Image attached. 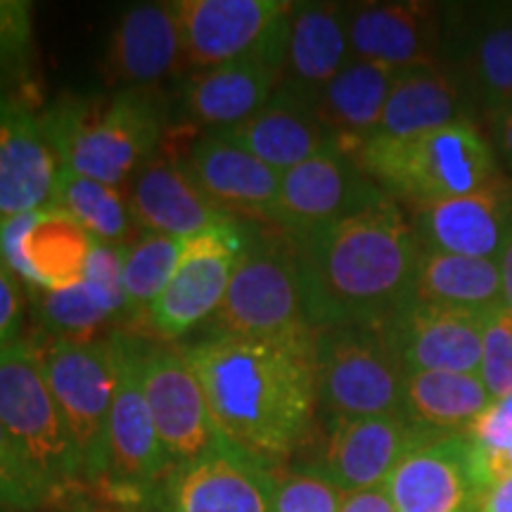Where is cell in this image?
<instances>
[{
  "mask_svg": "<svg viewBox=\"0 0 512 512\" xmlns=\"http://www.w3.org/2000/svg\"><path fill=\"white\" fill-rule=\"evenodd\" d=\"M216 437L271 470L302 444L318 406L316 330L219 337L183 349Z\"/></svg>",
  "mask_w": 512,
  "mask_h": 512,
  "instance_id": "6da1fadb",
  "label": "cell"
},
{
  "mask_svg": "<svg viewBox=\"0 0 512 512\" xmlns=\"http://www.w3.org/2000/svg\"><path fill=\"white\" fill-rule=\"evenodd\" d=\"M294 245L313 330L382 325L413 302L420 242L392 195L294 238Z\"/></svg>",
  "mask_w": 512,
  "mask_h": 512,
  "instance_id": "7a4b0ae2",
  "label": "cell"
},
{
  "mask_svg": "<svg viewBox=\"0 0 512 512\" xmlns=\"http://www.w3.org/2000/svg\"><path fill=\"white\" fill-rule=\"evenodd\" d=\"M38 119L62 169L112 188L155 157L164 131L155 98L133 88L107 102L64 98Z\"/></svg>",
  "mask_w": 512,
  "mask_h": 512,
  "instance_id": "3957f363",
  "label": "cell"
},
{
  "mask_svg": "<svg viewBox=\"0 0 512 512\" xmlns=\"http://www.w3.org/2000/svg\"><path fill=\"white\" fill-rule=\"evenodd\" d=\"M356 162L387 195L413 207L467 195L501 174L494 147L477 124L444 126L406 138L375 136Z\"/></svg>",
  "mask_w": 512,
  "mask_h": 512,
  "instance_id": "277c9868",
  "label": "cell"
},
{
  "mask_svg": "<svg viewBox=\"0 0 512 512\" xmlns=\"http://www.w3.org/2000/svg\"><path fill=\"white\" fill-rule=\"evenodd\" d=\"M313 330L306 318L297 245L283 230L249 233L228 292L211 316V339Z\"/></svg>",
  "mask_w": 512,
  "mask_h": 512,
  "instance_id": "5b68a950",
  "label": "cell"
},
{
  "mask_svg": "<svg viewBox=\"0 0 512 512\" xmlns=\"http://www.w3.org/2000/svg\"><path fill=\"white\" fill-rule=\"evenodd\" d=\"M406 375L382 325L316 330L318 408L330 422L401 415Z\"/></svg>",
  "mask_w": 512,
  "mask_h": 512,
  "instance_id": "8992f818",
  "label": "cell"
},
{
  "mask_svg": "<svg viewBox=\"0 0 512 512\" xmlns=\"http://www.w3.org/2000/svg\"><path fill=\"white\" fill-rule=\"evenodd\" d=\"M0 425L48 489L50 498L83 477L67 420L29 342L0 347Z\"/></svg>",
  "mask_w": 512,
  "mask_h": 512,
  "instance_id": "52a82bcc",
  "label": "cell"
},
{
  "mask_svg": "<svg viewBox=\"0 0 512 512\" xmlns=\"http://www.w3.org/2000/svg\"><path fill=\"white\" fill-rule=\"evenodd\" d=\"M50 392L67 420L86 479H105L107 425L117 387V335L93 342L48 337L31 344Z\"/></svg>",
  "mask_w": 512,
  "mask_h": 512,
  "instance_id": "ba28073f",
  "label": "cell"
},
{
  "mask_svg": "<svg viewBox=\"0 0 512 512\" xmlns=\"http://www.w3.org/2000/svg\"><path fill=\"white\" fill-rule=\"evenodd\" d=\"M185 64L197 72L247 57L285 60L290 19L285 0H178Z\"/></svg>",
  "mask_w": 512,
  "mask_h": 512,
  "instance_id": "9c48e42d",
  "label": "cell"
},
{
  "mask_svg": "<svg viewBox=\"0 0 512 512\" xmlns=\"http://www.w3.org/2000/svg\"><path fill=\"white\" fill-rule=\"evenodd\" d=\"M441 67L482 117L512 107V5L441 10Z\"/></svg>",
  "mask_w": 512,
  "mask_h": 512,
  "instance_id": "30bf717a",
  "label": "cell"
},
{
  "mask_svg": "<svg viewBox=\"0 0 512 512\" xmlns=\"http://www.w3.org/2000/svg\"><path fill=\"white\" fill-rule=\"evenodd\" d=\"M117 387L107 425V484L119 503H143L157 496V484L169 475L171 463L157 437L150 403L140 380V344L117 335Z\"/></svg>",
  "mask_w": 512,
  "mask_h": 512,
  "instance_id": "8fae6325",
  "label": "cell"
},
{
  "mask_svg": "<svg viewBox=\"0 0 512 512\" xmlns=\"http://www.w3.org/2000/svg\"><path fill=\"white\" fill-rule=\"evenodd\" d=\"M247 240L249 230L240 221L211 226L183 240L169 285L147 311L159 337L178 339L214 316L245 254Z\"/></svg>",
  "mask_w": 512,
  "mask_h": 512,
  "instance_id": "7c38bea8",
  "label": "cell"
},
{
  "mask_svg": "<svg viewBox=\"0 0 512 512\" xmlns=\"http://www.w3.org/2000/svg\"><path fill=\"white\" fill-rule=\"evenodd\" d=\"M275 477L226 441L174 465L157 489L159 512H271Z\"/></svg>",
  "mask_w": 512,
  "mask_h": 512,
  "instance_id": "4fadbf2b",
  "label": "cell"
},
{
  "mask_svg": "<svg viewBox=\"0 0 512 512\" xmlns=\"http://www.w3.org/2000/svg\"><path fill=\"white\" fill-rule=\"evenodd\" d=\"M387 195L354 157L328 150L280 174L271 221L292 238L335 223Z\"/></svg>",
  "mask_w": 512,
  "mask_h": 512,
  "instance_id": "5bb4252c",
  "label": "cell"
},
{
  "mask_svg": "<svg viewBox=\"0 0 512 512\" xmlns=\"http://www.w3.org/2000/svg\"><path fill=\"white\" fill-rule=\"evenodd\" d=\"M140 380L171 467L202 456L219 441L204 389L183 351L140 344Z\"/></svg>",
  "mask_w": 512,
  "mask_h": 512,
  "instance_id": "9a60e30c",
  "label": "cell"
},
{
  "mask_svg": "<svg viewBox=\"0 0 512 512\" xmlns=\"http://www.w3.org/2000/svg\"><path fill=\"white\" fill-rule=\"evenodd\" d=\"M384 489L396 512H477L484 494L465 434L420 441L396 463Z\"/></svg>",
  "mask_w": 512,
  "mask_h": 512,
  "instance_id": "2e32d148",
  "label": "cell"
},
{
  "mask_svg": "<svg viewBox=\"0 0 512 512\" xmlns=\"http://www.w3.org/2000/svg\"><path fill=\"white\" fill-rule=\"evenodd\" d=\"M486 313L411 302L382 323L406 373H479Z\"/></svg>",
  "mask_w": 512,
  "mask_h": 512,
  "instance_id": "e0dca14e",
  "label": "cell"
},
{
  "mask_svg": "<svg viewBox=\"0 0 512 512\" xmlns=\"http://www.w3.org/2000/svg\"><path fill=\"white\" fill-rule=\"evenodd\" d=\"M413 228L425 249L498 259L512 238V181L498 174L475 192L415 207Z\"/></svg>",
  "mask_w": 512,
  "mask_h": 512,
  "instance_id": "ac0fdd59",
  "label": "cell"
},
{
  "mask_svg": "<svg viewBox=\"0 0 512 512\" xmlns=\"http://www.w3.org/2000/svg\"><path fill=\"white\" fill-rule=\"evenodd\" d=\"M351 57L394 72L441 64L444 17L425 3H366L347 10Z\"/></svg>",
  "mask_w": 512,
  "mask_h": 512,
  "instance_id": "d6986e66",
  "label": "cell"
},
{
  "mask_svg": "<svg viewBox=\"0 0 512 512\" xmlns=\"http://www.w3.org/2000/svg\"><path fill=\"white\" fill-rule=\"evenodd\" d=\"M439 437L422 432L403 415L332 422L323 465L318 467L342 494L384 486L396 463L420 441Z\"/></svg>",
  "mask_w": 512,
  "mask_h": 512,
  "instance_id": "ffe728a7",
  "label": "cell"
},
{
  "mask_svg": "<svg viewBox=\"0 0 512 512\" xmlns=\"http://www.w3.org/2000/svg\"><path fill=\"white\" fill-rule=\"evenodd\" d=\"M183 166L204 195L233 219L252 216L271 221L280 192V174L223 133L211 131L209 136L197 138Z\"/></svg>",
  "mask_w": 512,
  "mask_h": 512,
  "instance_id": "44dd1931",
  "label": "cell"
},
{
  "mask_svg": "<svg viewBox=\"0 0 512 512\" xmlns=\"http://www.w3.org/2000/svg\"><path fill=\"white\" fill-rule=\"evenodd\" d=\"M57 174L60 159L41 119L0 93V219L50 207Z\"/></svg>",
  "mask_w": 512,
  "mask_h": 512,
  "instance_id": "7402d4cb",
  "label": "cell"
},
{
  "mask_svg": "<svg viewBox=\"0 0 512 512\" xmlns=\"http://www.w3.org/2000/svg\"><path fill=\"white\" fill-rule=\"evenodd\" d=\"M128 207L138 226L178 240H188L211 226L238 221L204 195L181 162L157 152L133 178Z\"/></svg>",
  "mask_w": 512,
  "mask_h": 512,
  "instance_id": "603a6c76",
  "label": "cell"
},
{
  "mask_svg": "<svg viewBox=\"0 0 512 512\" xmlns=\"http://www.w3.org/2000/svg\"><path fill=\"white\" fill-rule=\"evenodd\" d=\"M110 74L133 91L171 76L185 62L183 27L174 3L128 8L110 41Z\"/></svg>",
  "mask_w": 512,
  "mask_h": 512,
  "instance_id": "cb8c5ba5",
  "label": "cell"
},
{
  "mask_svg": "<svg viewBox=\"0 0 512 512\" xmlns=\"http://www.w3.org/2000/svg\"><path fill=\"white\" fill-rule=\"evenodd\" d=\"M219 133L278 174L323 152L337 150L330 133L320 124L316 107L285 86L275 88L271 100L254 117Z\"/></svg>",
  "mask_w": 512,
  "mask_h": 512,
  "instance_id": "d4e9b609",
  "label": "cell"
},
{
  "mask_svg": "<svg viewBox=\"0 0 512 512\" xmlns=\"http://www.w3.org/2000/svg\"><path fill=\"white\" fill-rule=\"evenodd\" d=\"M283 67L285 60L259 55L195 72L185 86V110L214 131L240 126L271 100Z\"/></svg>",
  "mask_w": 512,
  "mask_h": 512,
  "instance_id": "484cf974",
  "label": "cell"
},
{
  "mask_svg": "<svg viewBox=\"0 0 512 512\" xmlns=\"http://www.w3.org/2000/svg\"><path fill=\"white\" fill-rule=\"evenodd\" d=\"M349 60L347 8L332 3H299L290 19L280 86L313 105Z\"/></svg>",
  "mask_w": 512,
  "mask_h": 512,
  "instance_id": "4316f807",
  "label": "cell"
},
{
  "mask_svg": "<svg viewBox=\"0 0 512 512\" xmlns=\"http://www.w3.org/2000/svg\"><path fill=\"white\" fill-rule=\"evenodd\" d=\"M396 74L384 64L351 57L313 102L320 124L342 155L356 159L377 136Z\"/></svg>",
  "mask_w": 512,
  "mask_h": 512,
  "instance_id": "83f0119b",
  "label": "cell"
},
{
  "mask_svg": "<svg viewBox=\"0 0 512 512\" xmlns=\"http://www.w3.org/2000/svg\"><path fill=\"white\" fill-rule=\"evenodd\" d=\"M475 107L441 64L399 72L384 105L377 136L406 138L434 128L475 124Z\"/></svg>",
  "mask_w": 512,
  "mask_h": 512,
  "instance_id": "f1b7e54d",
  "label": "cell"
},
{
  "mask_svg": "<svg viewBox=\"0 0 512 512\" xmlns=\"http://www.w3.org/2000/svg\"><path fill=\"white\" fill-rule=\"evenodd\" d=\"M413 302L489 313L503 306L498 259H472L420 247Z\"/></svg>",
  "mask_w": 512,
  "mask_h": 512,
  "instance_id": "f546056e",
  "label": "cell"
},
{
  "mask_svg": "<svg viewBox=\"0 0 512 512\" xmlns=\"http://www.w3.org/2000/svg\"><path fill=\"white\" fill-rule=\"evenodd\" d=\"M491 396L477 373H408L401 415L422 432L465 434Z\"/></svg>",
  "mask_w": 512,
  "mask_h": 512,
  "instance_id": "4dcf8cb0",
  "label": "cell"
},
{
  "mask_svg": "<svg viewBox=\"0 0 512 512\" xmlns=\"http://www.w3.org/2000/svg\"><path fill=\"white\" fill-rule=\"evenodd\" d=\"M93 242V235L67 211L43 207L22 247L38 290H67L83 283Z\"/></svg>",
  "mask_w": 512,
  "mask_h": 512,
  "instance_id": "1f68e13d",
  "label": "cell"
},
{
  "mask_svg": "<svg viewBox=\"0 0 512 512\" xmlns=\"http://www.w3.org/2000/svg\"><path fill=\"white\" fill-rule=\"evenodd\" d=\"M50 207L67 211L72 219L93 235V240L121 245L131 233V207L112 185L62 169L55 178Z\"/></svg>",
  "mask_w": 512,
  "mask_h": 512,
  "instance_id": "d6a6232c",
  "label": "cell"
},
{
  "mask_svg": "<svg viewBox=\"0 0 512 512\" xmlns=\"http://www.w3.org/2000/svg\"><path fill=\"white\" fill-rule=\"evenodd\" d=\"M183 240L147 233L124 254V294L128 316H143L166 290L176 271Z\"/></svg>",
  "mask_w": 512,
  "mask_h": 512,
  "instance_id": "836d02e7",
  "label": "cell"
},
{
  "mask_svg": "<svg viewBox=\"0 0 512 512\" xmlns=\"http://www.w3.org/2000/svg\"><path fill=\"white\" fill-rule=\"evenodd\" d=\"M31 297L38 304V316L48 335L55 339L93 342L95 332L114 320L86 280L67 290H38Z\"/></svg>",
  "mask_w": 512,
  "mask_h": 512,
  "instance_id": "e575fe53",
  "label": "cell"
},
{
  "mask_svg": "<svg viewBox=\"0 0 512 512\" xmlns=\"http://www.w3.org/2000/svg\"><path fill=\"white\" fill-rule=\"evenodd\" d=\"M477 375L494 401L512 394V311L505 304L484 316Z\"/></svg>",
  "mask_w": 512,
  "mask_h": 512,
  "instance_id": "d590c367",
  "label": "cell"
},
{
  "mask_svg": "<svg viewBox=\"0 0 512 512\" xmlns=\"http://www.w3.org/2000/svg\"><path fill=\"white\" fill-rule=\"evenodd\" d=\"M48 501V489L0 425V510L29 512Z\"/></svg>",
  "mask_w": 512,
  "mask_h": 512,
  "instance_id": "8d00e7d4",
  "label": "cell"
},
{
  "mask_svg": "<svg viewBox=\"0 0 512 512\" xmlns=\"http://www.w3.org/2000/svg\"><path fill=\"white\" fill-rule=\"evenodd\" d=\"M344 494L320 470L275 477L271 512H339Z\"/></svg>",
  "mask_w": 512,
  "mask_h": 512,
  "instance_id": "74e56055",
  "label": "cell"
},
{
  "mask_svg": "<svg viewBox=\"0 0 512 512\" xmlns=\"http://www.w3.org/2000/svg\"><path fill=\"white\" fill-rule=\"evenodd\" d=\"M124 254L126 247L110 245V242H93V252L88 256L86 285L95 292V297L105 304V309L114 318L128 316L126 294H124Z\"/></svg>",
  "mask_w": 512,
  "mask_h": 512,
  "instance_id": "f35d334b",
  "label": "cell"
},
{
  "mask_svg": "<svg viewBox=\"0 0 512 512\" xmlns=\"http://www.w3.org/2000/svg\"><path fill=\"white\" fill-rule=\"evenodd\" d=\"M34 22L24 0H0V72L24 67L31 53Z\"/></svg>",
  "mask_w": 512,
  "mask_h": 512,
  "instance_id": "ab89813d",
  "label": "cell"
},
{
  "mask_svg": "<svg viewBox=\"0 0 512 512\" xmlns=\"http://www.w3.org/2000/svg\"><path fill=\"white\" fill-rule=\"evenodd\" d=\"M465 437L479 451L512 453V394L491 401V406L467 427Z\"/></svg>",
  "mask_w": 512,
  "mask_h": 512,
  "instance_id": "60d3db41",
  "label": "cell"
},
{
  "mask_svg": "<svg viewBox=\"0 0 512 512\" xmlns=\"http://www.w3.org/2000/svg\"><path fill=\"white\" fill-rule=\"evenodd\" d=\"M22 283L0 261V347L17 342L24 320Z\"/></svg>",
  "mask_w": 512,
  "mask_h": 512,
  "instance_id": "b9f144b4",
  "label": "cell"
},
{
  "mask_svg": "<svg viewBox=\"0 0 512 512\" xmlns=\"http://www.w3.org/2000/svg\"><path fill=\"white\" fill-rule=\"evenodd\" d=\"M339 512H396V508L387 494V489L384 486H375V489L344 494Z\"/></svg>",
  "mask_w": 512,
  "mask_h": 512,
  "instance_id": "7bdbcfd3",
  "label": "cell"
},
{
  "mask_svg": "<svg viewBox=\"0 0 512 512\" xmlns=\"http://www.w3.org/2000/svg\"><path fill=\"white\" fill-rule=\"evenodd\" d=\"M484 121L489 126L491 143H494L491 147H496L494 152H498L512 166V107L510 110L489 114V117H484Z\"/></svg>",
  "mask_w": 512,
  "mask_h": 512,
  "instance_id": "ee69618b",
  "label": "cell"
},
{
  "mask_svg": "<svg viewBox=\"0 0 512 512\" xmlns=\"http://www.w3.org/2000/svg\"><path fill=\"white\" fill-rule=\"evenodd\" d=\"M477 512H512V477L484 489Z\"/></svg>",
  "mask_w": 512,
  "mask_h": 512,
  "instance_id": "f6af8a7d",
  "label": "cell"
},
{
  "mask_svg": "<svg viewBox=\"0 0 512 512\" xmlns=\"http://www.w3.org/2000/svg\"><path fill=\"white\" fill-rule=\"evenodd\" d=\"M498 266H501V287H503V304L512 311V238L498 256Z\"/></svg>",
  "mask_w": 512,
  "mask_h": 512,
  "instance_id": "bcb514c9",
  "label": "cell"
},
{
  "mask_svg": "<svg viewBox=\"0 0 512 512\" xmlns=\"http://www.w3.org/2000/svg\"><path fill=\"white\" fill-rule=\"evenodd\" d=\"M0 512H5V510H0Z\"/></svg>",
  "mask_w": 512,
  "mask_h": 512,
  "instance_id": "7dc6e473",
  "label": "cell"
}]
</instances>
